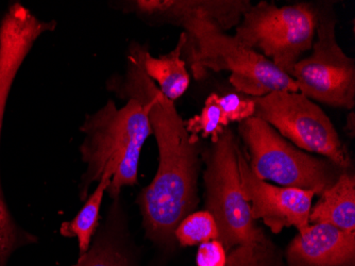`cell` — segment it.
Returning <instances> with one entry per match:
<instances>
[{
	"label": "cell",
	"instance_id": "6da1fadb",
	"mask_svg": "<svg viewBox=\"0 0 355 266\" xmlns=\"http://www.w3.org/2000/svg\"><path fill=\"white\" fill-rule=\"evenodd\" d=\"M109 89L147 108L159 148V167L150 185L137 197V203L147 237L169 245L175 241L178 225L198 205L200 141H191L175 103L144 72L132 45L125 75L110 80Z\"/></svg>",
	"mask_w": 355,
	"mask_h": 266
},
{
	"label": "cell",
	"instance_id": "7a4b0ae2",
	"mask_svg": "<svg viewBox=\"0 0 355 266\" xmlns=\"http://www.w3.org/2000/svg\"><path fill=\"white\" fill-rule=\"evenodd\" d=\"M80 131L85 135L80 153L87 164L81 199H87L93 182L107 176V194L116 201L123 188L137 182L141 148L153 135L147 108L133 98L121 108L109 99L98 111L85 117Z\"/></svg>",
	"mask_w": 355,
	"mask_h": 266
},
{
	"label": "cell",
	"instance_id": "3957f363",
	"mask_svg": "<svg viewBox=\"0 0 355 266\" xmlns=\"http://www.w3.org/2000/svg\"><path fill=\"white\" fill-rule=\"evenodd\" d=\"M187 35L182 58L193 77L207 71L231 72L229 81L245 95L263 97L271 92H299L296 81L279 69L262 53L239 43L205 16H195L181 24Z\"/></svg>",
	"mask_w": 355,
	"mask_h": 266
},
{
	"label": "cell",
	"instance_id": "277c9868",
	"mask_svg": "<svg viewBox=\"0 0 355 266\" xmlns=\"http://www.w3.org/2000/svg\"><path fill=\"white\" fill-rule=\"evenodd\" d=\"M241 151L236 135L227 128L203 153L205 167V208L218 228V241L225 251L241 245L267 243L261 228L255 225L247 201L239 169Z\"/></svg>",
	"mask_w": 355,
	"mask_h": 266
},
{
	"label": "cell",
	"instance_id": "5b68a950",
	"mask_svg": "<svg viewBox=\"0 0 355 266\" xmlns=\"http://www.w3.org/2000/svg\"><path fill=\"white\" fill-rule=\"evenodd\" d=\"M322 10L324 3L278 7L260 1L245 12L235 27L234 38L289 76L301 56L312 49Z\"/></svg>",
	"mask_w": 355,
	"mask_h": 266
},
{
	"label": "cell",
	"instance_id": "8992f818",
	"mask_svg": "<svg viewBox=\"0 0 355 266\" xmlns=\"http://www.w3.org/2000/svg\"><path fill=\"white\" fill-rule=\"evenodd\" d=\"M237 131L248 148L249 167L263 181L321 195L344 173L330 160L301 151L255 116L239 123Z\"/></svg>",
	"mask_w": 355,
	"mask_h": 266
},
{
	"label": "cell",
	"instance_id": "52a82bcc",
	"mask_svg": "<svg viewBox=\"0 0 355 266\" xmlns=\"http://www.w3.org/2000/svg\"><path fill=\"white\" fill-rule=\"evenodd\" d=\"M55 26V21L37 19L21 3L10 6L0 21V140L14 80L35 42ZM31 243H35V238L24 231L10 212L0 176V266H7L14 251Z\"/></svg>",
	"mask_w": 355,
	"mask_h": 266
},
{
	"label": "cell",
	"instance_id": "ba28073f",
	"mask_svg": "<svg viewBox=\"0 0 355 266\" xmlns=\"http://www.w3.org/2000/svg\"><path fill=\"white\" fill-rule=\"evenodd\" d=\"M254 98V116L299 149L322 156L343 171L351 157L326 112L299 92H271Z\"/></svg>",
	"mask_w": 355,
	"mask_h": 266
},
{
	"label": "cell",
	"instance_id": "9c48e42d",
	"mask_svg": "<svg viewBox=\"0 0 355 266\" xmlns=\"http://www.w3.org/2000/svg\"><path fill=\"white\" fill-rule=\"evenodd\" d=\"M312 49L289 74L299 93L331 107L354 109L355 60L337 43L336 17L331 3L324 5Z\"/></svg>",
	"mask_w": 355,
	"mask_h": 266
},
{
	"label": "cell",
	"instance_id": "30bf717a",
	"mask_svg": "<svg viewBox=\"0 0 355 266\" xmlns=\"http://www.w3.org/2000/svg\"><path fill=\"white\" fill-rule=\"evenodd\" d=\"M239 169L241 188L254 221L262 219L273 233L289 227L301 231L310 225L309 217L314 192L277 187L259 179L251 171L248 160L241 151L239 153Z\"/></svg>",
	"mask_w": 355,
	"mask_h": 266
},
{
	"label": "cell",
	"instance_id": "8fae6325",
	"mask_svg": "<svg viewBox=\"0 0 355 266\" xmlns=\"http://www.w3.org/2000/svg\"><path fill=\"white\" fill-rule=\"evenodd\" d=\"M252 5L249 0H137L123 3L125 11L137 14L150 25L181 26L195 16H205L223 31L236 27Z\"/></svg>",
	"mask_w": 355,
	"mask_h": 266
},
{
	"label": "cell",
	"instance_id": "7c38bea8",
	"mask_svg": "<svg viewBox=\"0 0 355 266\" xmlns=\"http://www.w3.org/2000/svg\"><path fill=\"white\" fill-rule=\"evenodd\" d=\"M288 258L305 266H342L355 257V231L328 224H312L298 231L288 247Z\"/></svg>",
	"mask_w": 355,
	"mask_h": 266
},
{
	"label": "cell",
	"instance_id": "4fadbf2b",
	"mask_svg": "<svg viewBox=\"0 0 355 266\" xmlns=\"http://www.w3.org/2000/svg\"><path fill=\"white\" fill-rule=\"evenodd\" d=\"M185 42L187 35L182 32L173 51L159 58L153 57L145 46L132 44L144 72L155 82L161 93L173 103L184 95L191 83L187 63L182 58Z\"/></svg>",
	"mask_w": 355,
	"mask_h": 266
},
{
	"label": "cell",
	"instance_id": "5bb4252c",
	"mask_svg": "<svg viewBox=\"0 0 355 266\" xmlns=\"http://www.w3.org/2000/svg\"><path fill=\"white\" fill-rule=\"evenodd\" d=\"M310 224H328L343 231H355V177L344 173L321 194L311 209Z\"/></svg>",
	"mask_w": 355,
	"mask_h": 266
},
{
	"label": "cell",
	"instance_id": "9a60e30c",
	"mask_svg": "<svg viewBox=\"0 0 355 266\" xmlns=\"http://www.w3.org/2000/svg\"><path fill=\"white\" fill-rule=\"evenodd\" d=\"M109 185L110 178L107 176L101 178L97 188L85 199L83 209L78 212L77 215L71 221L65 222L60 228V232L64 237L77 238L81 255L89 251L92 237L98 225L99 212L103 195L107 192Z\"/></svg>",
	"mask_w": 355,
	"mask_h": 266
},
{
	"label": "cell",
	"instance_id": "2e32d148",
	"mask_svg": "<svg viewBox=\"0 0 355 266\" xmlns=\"http://www.w3.org/2000/svg\"><path fill=\"white\" fill-rule=\"evenodd\" d=\"M218 97L216 93L209 94L200 113L184 122L191 141L199 142L200 138H211L212 142L216 141L228 128L229 123L219 105Z\"/></svg>",
	"mask_w": 355,
	"mask_h": 266
},
{
	"label": "cell",
	"instance_id": "e0dca14e",
	"mask_svg": "<svg viewBox=\"0 0 355 266\" xmlns=\"http://www.w3.org/2000/svg\"><path fill=\"white\" fill-rule=\"evenodd\" d=\"M175 238L182 246L201 245L218 240V228L209 211L193 212L180 222Z\"/></svg>",
	"mask_w": 355,
	"mask_h": 266
},
{
	"label": "cell",
	"instance_id": "ac0fdd59",
	"mask_svg": "<svg viewBox=\"0 0 355 266\" xmlns=\"http://www.w3.org/2000/svg\"><path fill=\"white\" fill-rule=\"evenodd\" d=\"M125 258L110 240L101 237L75 266H128Z\"/></svg>",
	"mask_w": 355,
	"mask_h": 266
},
{
	"label": "cell",
	"instance_id": "d6986e66",
	"mask_svg": "<svg viewBox=\"0 0 355 266\" xmlns=\"http://www.w3.org/2000/svg\"><path fill=\"white\" fill-rule=\"evenodd\" d=\"M271 255L269 242L237 246L230 251L225 266H270Z\"/></svg>",
	"mask_w": 355,
	"mask_h": 266
},
{
	"label": "cell",
	"instance_id": "ffe728a7",
	"mask_svg": "<svg viewBox=\"0 0 355 266\" xmlns=\"http://www.w3.org/2000/svg\"><path fill=\"white\" fill-rule=\"evenodd\" d=\"M218 101L229 125L231 123H241L254 116L255 103L253 97H241L239 94L231 93L219 96Z\"/></svg>",
	"mask_w": 355,
	"mask_h": 266
},
{
	"label": "cell",
	"instance_id": "44dd1931",
	"mask_svg": "<svg viewBox=\"0 0 355 266\" xmlns=\"http://www.w3.org/2000/svg\"><path fill=\"white\" fill-rule=\"evenodd\" d=\"M227 255L223 244L218 240L207 242L199 246L197 253L198 266H225Z\"/></svg>",
	"mask_w": 355,
	"mask_h": 266
},
{
	"label": "cell",
	"instance_id": "7402d4cb",
	"mask_svg": "<svg viewBox=\"0 0 355 266\" xmlns=\"http://www.w3.org/2000/svg\"><path fill=\"white\" fill-rule=\"evenodd\" d=\"M355 119H354V113L353 112H351L350 114H349L348 119H347V124L346 127H345V131L347 132V133H351V135H354V131H355Z\"/></svg>",
	"mask_w": 355,
	"mask_h": 266
}]
</instances>
